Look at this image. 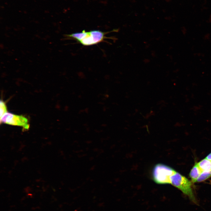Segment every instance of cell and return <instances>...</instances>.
<instances>
[{
    "instance_id": "1",
    "label": "cell",
    "mask_w": 211,
    "mask_h": 211,
    "mask_svg": "<svg viewBox=\"0 0 211 211\" xmlns=\"http://www.w3.org/2000/svg\"><path fill=\"white\" fill-rule=\"evenodd\" d=\"M105 33L98 30L88 32L83 30L81 32L72 33L67 35L73 38L85 46L95 45L101 42L105 38Z\"/></svg>"
},
{
    "instance_id": "2",
    "label": "cell",
    "mask_w": 211,
    "mask_h": 211,
    "mask_svg": "<svg viewBox=\"0 0 211 211\" xmlns=\"http://www.w3.org/2000/svg\"><path fill=\"white\" fill-rule=\"evenodd\" d=\"M176 171L171 167L162 163L156 164L152 171L153 181L159 184H171L170 177Z\"/></svg>"
},
{
    "instance_id": "3",
    "label": "cell",
    "mask_w": 211,
    "mask_h": 211,
    "mask_svg": "<svg viewBox=\"0 0 211 211\" xmlns=\"http://www.w3.org/2000/svg\"><path fill=\"white\" fill-rule=\"evenodd\" d=\"M170 179L171 184L180 190L194 203H196L190 181L177 172L170 177Z\"/></svg>"
},
{
    "instance_id": "4",
    "label": "cell",
    "mask_w": 211,
    "mask_h": 211,
    "mask_svg": "<svg viewBox=\"0 0 211 211\" xmlns=\"http://www.w3.org/2000/svg\"><path fill=\"white\" fill-rule=\"evenodd\" d=\"M0 122L22 127L25 129H28L29 127L28 120L26 117L8 112L5 113L0 118Z\"/></svg>"
},
{
    "instance_id": "5",
    "label": "cell",
    "mask_w": 211,
    "mask_h": 211,
    "mask_svg": "<svg viewBox=\"0 0 211 211\" xmlns=\"http://www.w3.org/2000/svg\"><path fill=\"white\" fill-rule=\"evenodd\" d=\"M202 172L198 165V163H195L189 174L192 182L193 183L196 182L197 179Z\"/></svg>"
},
{
    "instance_id": "6",
    "label": "cell",
    "mask_w": 211,
    "mask_h": 211,
    "mask_svg": "<svg viewBox=\"0 0 211 211\" xmlns=\"http://www.w3.org/2000/svg\"><path fill=\"white\" fill-rule=\"evenodd\" d=\"M198 164L202 171L211 169V161L206 158L198 163Z\"/></svg>"
},
{
    "instance_id": "7",
    "label": "cell",
    "mask_w": 211,
    "mask_h": 211,
    "mask_svg": "<svg viewBox=\"0 0 211 211\" xmlns=\"http://www.w3.org/2000/svg\"><path fill=\"white\" fill-rule=\"evenodd\" d=\"M211 176V169L203 171L197 179L196 182H201L205 181Z\"/></svg>"
},
{
    "instance_id": "8",
    "label": "cell",
    "mask_w": 211,
    "mask_h": 211,
    "mask_svg": "<svg viewBox=\"0 0 211 211\" xmlns=\"http://www.w3.org/2000/svg\"><path fill=\"white\" fill-rule=\"evenodd\" d=\"M0 104L1 118L5 113L7 112V109L6 105L3 101L1 100Z\"/></svg>"
},
{
    "instance_id": "9",
    "label": "cell",
    "mask_w": 211,
    "mask_h": 211,
    "mask_svg": "<svg viewBox=\"0 0 211 211\" xmlns=\"http://www.w3.org/2000/svg\"><path fill=\"white\" fill-rule=\"evenodd\" d=\"M211 161V153L208 155L205 158Z\"/></svg>"
},
{
    "instance_id": "10",
    "label": "cell",
    "mask_w": 211,
    "mask_h": 211,
    "mask_svg": "<svg viewBox=\"0 0 211 211\" xmlns=\"http://www.w3.org/2000/svg\"></svg>"
}]
</instances>
